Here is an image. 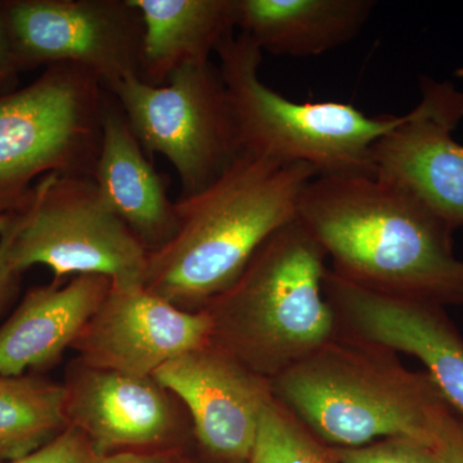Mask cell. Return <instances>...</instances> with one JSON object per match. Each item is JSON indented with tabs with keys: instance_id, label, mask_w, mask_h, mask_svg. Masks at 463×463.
Masks as SVG:
<instances>
[{
	"instance_id": "6da1fadb",
	"label": "cell",
	"mask_w": 463,
	"mask_h": 463,
	"mask_svg": "<svg viewBox=\"0 0 463 463\" xmlns=\"http://www.w3.org/2000/svg\"><path fill=\"white\" fill-rule=\"evenodd\" d=\"M298 221L341 279L392 297L463 307L455 230L408 192L373 175L316 176Z\"/></svg>"
},
{
	"instance_id": "7a4b0ae2",
	"label": "cell",
	"mask_w": 463,
	"mask_h": 463,
	"mask_svg": "<svg viewBox=\"0 0 463 463\" xmlns=\"http://www.w3.org/2000/svg\"><path fill=\"white\" fill-rule=\"evenodd\" d=\"M316 176L307 164L241 152L206 190L175 201L178 230L149 254L145 288L185 312H203L237 281L264 241L298 218Z\"/></svg>"
},
{
	"instance_id": "3957f363",
	"label": "cell",
	"mask_w": 463,
	"mask_h": 463,
	"mask_svg": "<svg viewBox=\"0 0 463 463\" xmlns=\"http://www.w3.org/2000/svg\"><path fill=\"white\" fill-rule=\"evenodd\" d=\"M326 255L298 218L274 232L207 307L212 343L272 381L336 339L323 291Z\"/></svg>"
},
{
	"instance_id": "277c9868",
	"label": "cell",
	"mask_w": 463,
	"mask_h": 463,
	"mask_svg": "<svg viewBox=\"0 0 463 463\" xmlns=\"http://www.w3.org/2000/svg\"><path fill=\"white\" fill-rule=\"evenodd\" d=\"M272 383L273 398L330 448L410 438L430 447L444 399L430 376L408 370L398 353L336 339Z\"/></svg>"
},
{
	"instance_id": "5b68a950",
	"label": "cell",
	"mask_w": 463,
	"mask_h": 463,
	"mask_svg": "<svg viewBox=\"0 0 463 463\" xmlns=\"http://www.w3.org/2000/svg\"><path fill=\"white\" fill-rule=\"evenodd\" d=\"M241 152L307 164L318 176L373 175L371 149L401 116L364 115L349 103H298L260 80L263 51L245 33L219 45Z\"/></svg>"
},
{
	"instance_id": "8992f818",
	"label": "cell",
	"mask_w": 463,
	"mask_h": 463,
	"mask_svg": "<svg viewBox=\"0 0 463 463\" xmlns=\"http://www.w3.org/2000/svg\"><path fill=\"white\" fill-rule=\"evenodd\" d=\"M18 272L45 265L54 283L99 274L112 286H145L149 252L100 199L93 176L52 173L0 214Z\"/></svg>"
},
{
	"instance_id": "52a82bcc",
	"label": "cell",
	"mask_w": 463,
	"mask_h": 463,
	"mask_svg": "<svg viewBox=\"0 0 463 463\" xmlns=\"http://www.w3.org/2000/svg\"><path fill=\"white\" fill-rule=\"evenodd\" d=\"M108 90L83 67L51 66L29 87L0 97V214L33 179L93 176Z\"/></svg>"
},
{
	"instance_id": "ba28073f",
	"label": "cell",
	"mask_w": 463,
	"mask_h": 463,
	"mask_svg": "<svg viewBox=\"0 0 463 463\" xmlns=\"http://www.w3.org/2000/svg\"><path fill=\"white\" fill-rule=\"evenodd\" d=\"M109 91L146 155L175 167L179 199L206 190L241 154L223 76L210 60L182 66L161 87L130 76Z\"/></svg>"
},
{
	"instance_id": "9c48e42d",
	"label": "cell",
	"mask_w": 463,
	"mask_h": 463,
	"mask_svg": "<svg viewBox=\"0 0 463 463\" xmlns=\"http://www.w3.org/2000/svg\"><path fill=\"white\" fill-rule=\"evenodd\" d=\"M0 14L18 66L83 67L108 90L139 78L145 29L130 0H18Z\"/></svg>"
},
{
	"instance_id": "30bf717a",
	"label": "cell",
	"mask_w": 463,
	"mask_h": 463,
	"mask_svg": "<svg viewBox=\"0 0 463 463\" xmlns=\"http://www.w3.org/2000/svg\"><path fill=\"white\" fill-rule=\"evenodd\" d=\"M62 383L69 428L83 432L99 455L183 450L194 456L190 413L154 376L102 370L74 358Z\"/></svg>"
},
{
	"instance_id": "8fae6325",
	"label": "cell",
	"mask_w": 463,
	"mask_h": 463,
	"mask_svg": "<svg viewBox=\"0 0 463 463\" xmlns=\"http://www.w3.org/2000/svg\"><path fill=\"white\" fill-rule=\"evenodd\" d=\"M421 99L371 149L374 178L416 197L453 230L463 227V146L453 132L463 120V90L420 78Z\"/></svg>"
},
{
	"instance_id": "7c38bea8",
	"label": "cell",
	"mask_w": 463,
	"mask_h": 463,
	"mask_svg": "<svg viewBox=\"0 0 463 463\" xmlns=\"http://www.w3.org/2000/svg\"><path fill=\"white\" fill-rule=\"evenodd\" d=\"M155 379L187 408L197 463H252L270 380L209 343L167 362Z\"/></svg>"
},
{
	"instance_id": "4fadbf2b",
	"label": "cell",
	"mask_w": 463,
	"mask_h": 463,
	"mask_svg": "<svg viewBox=\"0 0 463 463\" xmlns=\"http://www.w3.org/2000/svg\"><path fill=\"white\" fill-rule=\"evenodd\" d=\"M323 291L336 321V337L419 359L444 401L463 416V337L446 307L371 291L331 269Z\"/></svg>"
},
{
	"instance_id": "5bb4252c",
	"label": "cell",
	"mask_w": 463,
	"mask_h": 463,
	"mask_svg": "<svg viewBox=\"0 0 463 463\" xmlns=\"http://www.w3.org/2000/svg\"><path fill=\"white\" fill-rule=\"evenodd\" d=\"M212 343L205 310L185 312L145 286L109 288L71 349L90 367L154 376L167 362Z\"/></svg>"
},
{
	"instance_id": "9a60e30c",
	"label": "cell",
	"mask_w": 463,
	"mask_h": 463,
	"mask_svg": "<svg viewBox=\"0 0 463 463\" xmlns=\"http://www.w3.org/2000/svg\"><path fill=\"white\" fill-rule=\"evenodd\" d=\"M93 179L100 199L149 254L170 242L178 230L176 203L170 200L166 179L152 165L109 90Z\"/></svg>"
},
{
	"instance_id": "2e32d148",
	"label": "cell",
	"mask_w": 463,
	"mask_h": 463,
	"mask_svg": "<svg viewBox=\"0 0 463 463\" xmlns=\"http://www.w3.org/2000/svg\"><path fill=\"white\" fill-rule=\"evenodd\" d=\"M109 288L108 277L84 274L30 288L0 325V374L45 373L60 364Z\"/></svg>"
},
{
	"instance_id": "e0dca14e",
	"label": "cell",
	"mask_w": 463,
	"mask_h": 463,
	"mask_svg": "<svg viewBox=\"0 0 463 463\" xmlns=\"http://www.w3.org/2000/svg\"><path fill=\"white\" fill-rule=\"evenodd\" d=\"M374 0H237V29L263 52L316 57L355 38Z\"/></svg>"
},
{
	"instance_id": "ac0fdd59",
	"label": "cell",
	"mask_w": 463,
	"mask_h": 463,
	"mask_svg": "<svg viewBox=\"0 0 463 463\" xmlns=\"http://www.w3.org/2000/svg\"><path fill=\"white\" fill-rule=\"evenodd\" d=\"M141 14L143 41L139 79L165 85L188 63L210 54L237 29V0H130Z\"/></svg>"
},
{
	"instance_id": "d6986e66",
	"label": "cell",
	"mask_w": 463,
	"mask_h": 463,
	"mask_svg": "<svg viewBox=\"0 0 463 463\" xmlns=\"http://www.w3.org/2000/svg\"><path fill=\"white\" fill-rule=\"evenodd\" d=\"M65 386L44 373L0 374V463L32 455L69 429Z\"/></svg>"
},
{
	"instance_id": "ffe728a7",
	"label": "cell",
	"mask_w": 463,
	"mask_h": 463,
	"mask_svg": "<svg viewBox=\"0 0 463 463\" xmlns=\"http://www.w3.org/2000/svg\"><path fill=\"white\" fill-rule=\"evenodd\" d=\"M252 463H337L330 447L272 398L261 413Z\"/></svg>"
},
{
	"instance_id": "44dd1931",
	"label": "cell",
	"mask_w": 463,
	"mask_h": 463,
	"mask_svg": "<svg viewBox=\"0 0 463 463\" xmlns=\"http://www.w3.org/2000/svg\"><path fill=\"white\" fill-rule=\"evenodd\" d=\"M337 463H441L430 447L410 438H386L359 448H330Z\"/></svg>"
},
{
	"instance_id": "7402d4cb",
	"label": "cell",
	"mask_w": 463,
	"mask_h": 463,
	"mask_svg": "<svg viewBox=\"0 0 463 463\" xmlns=\"http://www.w3.org/2000/svg\"><path fill=\"white\" fill-rule=\"evenodd\" d=\"M430 448L441 463H463V416L447 402L432 417Z\"/></svg>"
},
{
	"instance_id": "603a6c76",
	"label": "cell",
	"mask_w": 463,
	"mask_h": 463,
	"mask_svg": "<svg viewBox=\"0 0 463 463\" xmlns=\"http://www.w3.org/2000/svg\"><path fill=\"white\" fill-rule=\"evenodd\" d=\"M93 455L83 432L69 428L41 449L11 463H91Z\"/></svg>"
},
{
	"instance_id": "cb8c5ba5",
	"label": "cell",
	"mask_w": 463,
	"mask_h": 463,
	"mask_svg": "<svg viewBox=\"0 0 463 463\" xmlns=\"http://www.w3.org/2000/svg\"><path fill=\"white\" fill-rule=\"evenodd\" d=\"M21 274L9 259L7 239L0 233V318L16 301L21 288Z\"/></svg>"
},
{
	"instance_id": "d4e9b609",
	"label": "cell",
	"mask_w": 463,
	"mask_h": 463,
	"mask_svg": "<svg viewBox=\"0 0 463 463\" xmlns=\"http://www.w3.org/2000/svg\"><path fill=\"white\" fill-rule=\"evenodd\" d=\"M91 463H197L194 457L183 450L151 453H115L99 455L94 452Z\"/></svg>"
},
{
	"instance_id": "484cf974",
	"label": "cell",
	"mask_w": 463,
	"mask_h": 463,
	"mask_svg": "<svg viewBox=\"0 0 463 463\" xmlns=\"http://www.w3.org/2000/svg\"><path fill=\"white\" fill-rule=\"evenodd\" d=\"M17 66L16 54L12 47L5 20L0 14V81L8 78L14 67Z\"/></svg>"
}]
</instances>
